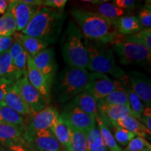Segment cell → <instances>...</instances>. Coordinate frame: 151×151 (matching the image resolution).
<instances>
[{"mask_svg":"<svg viewBox=\"0 0 151 151\" xmlns=\"http://www.w3.org/2000/svg\"><path fill=\"white\" fill-rule=\"evenodd\" d=\"M67 2V0H45L43 1V6L58 10H63Z\"/></svg>","mask_w":151,"mask_h":151,"instance_id":"74e56055","label":"cell"},{"mask_svg":"<svg viewBox=\"0 0 151 151\" xmlns=\"http://www.w3.org/2000/svg\"><path fill=\"white\" fill-rule=\"evenodd\" d=\"M116 90H126L118 81H113L107 75L92 72L89 73L86 90L96 100L102 99Z\"/></svg>","mask_w":151,"mask_h":151,"instance_id":"52a82bcc","label":"cell"},{"mask_svg":"<svg viewBox=\"0 0 151 151\" xmlns=\"http://www.w3.org/2000/svg\"><path fill=\"white\" fill-rule=\"evenodd\" d=\"M122 40L130 42H135L142 44L148 49V51L151 52V29L146 28V29H141L139 32L134 35L129 36L125 38H123Z\"/></svg>","mask_w":151,"mask_h":151,"instance_id":"1f68e13d","label":"cell"},{"mask_svg":"<svg viewBox=\"0 0 151 151\" xmlns=\"http://www.w3.org/2000/svg\"><path fill=\"white\" fill-rule=\"evenodd\" d=\"M15 85L29 107L33 115L39 113L48 106V99L43 97L40 92L29 83L27 76L16 80L15 81Z\"/></svg>","mask_w":151,"mask_h":151,"instance_id":"9c48e42d","label":"cell"},{"mask_svg":"<svg viewBox=\"0 0 151 151\" xmlns=\"http://www.w3.org/2000/svg\"><path fill=\"white\" fill-rule=\"evenodd\" d=\"M0 151H6L5 148H4L2 146H0Z\"/></svg>","mask_w":151,"mask_h":151,"instance_id":"bcb514c9","label":"cell"},{"mask_svg":"<svg viewBox=\"0 0 151 151\" xmlns=\"http://www.w3.org/2000/svg\"><path fill=\"white\" fill-rule=\"evenodd\" d=\"M21 77L13 64L9 51L0 54V78L16 81Z\"/></svg>","mask_w":151,"mask_h":151,"instance_id":"44dd1931","label":"cell"},{"mask_svg":"<svg viewBox=\"0 0 151 151\" xmlns=\"http://www.w3.org/2000/svg\"><path fill=\"white\" fill-rule=\"evenodd\" d=\"M95 13L102 16L103 18L113 22L116 19L123 16L124 10L120 9L115 4L106 1L98 6L97 12Z\"/></svg>","mask_w":151,"mask_h":151,"instance_id":"83f0119b","label":"cell"},{"mask_svg":"<svg viewBox=\"0 0 151 151\" xmlns=\"http://www.w3.org/2000/svg\"><path fill=\"white\" fill-rule=\"evenodd\" d=\"M39 8V6H35L24 3L22 0L10 1L7 11L11 12L16 20L17 31H22L27 26L33 15Z\"/></svg>","mask_w":151,"mask_h":151,"instance_id":"4fadbf2b","label":"cell"},{"mask_svg":"<svg viewBox=\"0 0 151 151\" xmlns=\"http://www.w3.org/2000/svg\"><path fill=\"white\" fill-rule=\"evenodd\" d=\"M96 121L102 140L107 149H109V151H123L121 147L116 143L114 137L108 127V124L99 116V115L96 118Z\"/></svg>","mask_w":151,"mask_h":151,"instance_id":"d4e9b609","label":"cell"},{"mask_svg":"<svg viewBox=\"0 0 151 151\" xmlns=\"http://www.w3.org/2000/svg\"><path fill=\"white\" fill-rule=\"evenodd\" d=\"M131 89L141 99L145 107L151 106L150 79L144 73L132 71L127 75Z\"/></svg>","mask_w":151,"mask_h":151,"instance_id":"7c38bea8","label":"cell"},{"mask_svg":"<svg viewBox=\"0 0 151 151\" xmlns=\"http://www.w3.org/2000/svg\"><path fill=\"white\" fill-rule=\"evenodd\" d=\"M139 22L142 26L143 29L146 28H150L151 27V6L150 4H146L143 7L140 12H139Z\"/></svg>","mask_w":151,"mask_h":151,"instance_id":"d590c367","label":"cell"},{"mask_svg":"<svg viewBox=\"0 0 151 151\" xmlns=\"http://www.w3.org/2000/svg\"><path fill=\"white\" fill-rule=\"evenodd\" d=\"M68 104L77 107L87 114L93 117L99 116L97 107V100H96L93 96H92L89 92L84 90L73 99L67 102Z\"/></svg>","mask_w":151,"mask_h":151,"instance_id":"ac0fdd59","label":"cell"},{"mask_svg":"<svg viewBox=\"0 0 151 151\" xmlns=\"http://www.w3.org/2000/svg\"><path fill=\"white\" fill-rule=\"evenodd\" d=\"M89 73L85 69L67 66L53 82L54 93L60 103H67L86 90Z\"/></svg>","mask_w":151,"mask_h":151,"instance_id":"277c9868","label":"cell"},{"mask_svg":"<svg viewBox=\"0 0 151 151\" xmlns=\"http://www.w3.org/2000/svg\"><path fill=\"white\" fill-rule=\"evenodd\" d=\"M112 126H118L123 129H125L128 131L134 133L136 136L145 138L146 136L150 135L151 132L148 131V129L145 127V125L142 122H141L137 119L128 115L123 118L118 120V121L114 123L111 124Z\"/></svg>","mask_w":151,"mask_h":151,"instance_id":"ffe728a7","label":"cell"},{"mask_svg":"<svg viewBox=\"0 0 151 151\" xmlns=\"http://www.w3.org/2000/svg\"><path fill=\"white\" fill-rule=\"evenodd\" d=\"M114 4L120 9H133L136 5V1L134 0H116Z\"/></svg>","mask_w":151,"mask_h":151,"instance_id":"60d3db41","label":"cell"},{"mask_svg":"<svg viewBox=\"0 0 151 151\" xmlns=\"http://www.w3.org/2000/svg\"><path fill=\"white\" fill-rule=\"evenodd\" d=\"M126 91L127 92L130 116L140 121L141 115L145 108L144 105L137 94L132 91L131 88H128Z\"/></svg>","mask_w":151,"mask_h":151,"instance_id":"f546056e","label":"cell"},{"mask_svg":"<svg viewBox=\"0 0 151 151\" xmlns=\"http://www.w3.org/2000/svg\"><path fill=\"white\" fill-rule=\"evenodd\" d=\"M113 50L124 65L150 64L151 52L140 43L122 40L115 43Z\"/></svg>","mask_w":151,"mask_h":151,"instance_id":"8992f818","label":"cell"},{"mask_svg":"<svg viewBox=\"0 0 151 151\" xmlns=\"http://www.w3.org/2000/svg\"><path fill=\"white\" fill-rule=\"evenodd\" d=\"M10 1L6 0H0V14H4L6 10L8 9Z\"/></svg>","mask_w":151,"mask_h":151,"instance_id":"7bdbcfd3","label":"cell"},{"mask_svg":"<svg viewBox=\"0 0 151 151\" xmlns=\"http://www.w3.org/2000/svg\"><path fill=\"white\" fill-rule=\"evenodd\" d=\"M26 143L32 146L37 151H64L51 128L38 132Z\"/></svg>","mask_w":151,"mask_h":151,"instance_id":"5bb4252c","label":"cell"},{"mask_svg":"<svg viewBox=\"0 0 151 151\" xmlns=\"http://www.w3.org/2000/svg\"><path fill=\"white\" fill-rule=\"evenodd\" d=\"M99 103L106 105L128 104V96L126 90H116L102 99L98 100Z\"/></svg>","mask_w":151,"mask_h":151,"instance_id":"4dcf8cb0","label":"cell"},{"mask_svg":"<svg viewBox=\"0 0 151 151\" xmlns=\"http://www.w3.org/2000/svg\"><path fill=\"white\" fill-rule=\"evenodd\" d=\"M16 35L21 41L24 50L32 58L46 49L49 46L48 43L46 41L37 39V38L31 37L19 33H16Z\"/></svg>","mask_w":151,"mask_h":151,"instance_id":"7402d4cb","label":"cell"},{"mask_svg":"<svg viewBox=\"0 0 151 151\" xmlns=\"http://www.w3.org/2000/svg\"><path fill=\"white\" fill-rule=\"evenodd\" d=\"M24 48L23 45L20 41V39L18 37V36L14 34V42L11 47L9 49V52L11 58L14 60L16 59L17 57H18L22 52L24 51Z\"/></svg>","mask_w":151,"mask_h":151,"instance_id":"8d00e7d4","label":"cell"},{"mask_svg":"<svg viewBox=\"0 0 151 151\" xmlns=\"http://www.w3.org/2000/svg\"><path fill=\"white\" fill-rule=\"evenodd\" d=\"M140 122L143 123L149 132L151 131V108L145 107L142 115H141Z\"/></svg>","mask_w":151,"mask_h":151,"instance_id":"f35d334b","label":"cell"},{"mask_svg":"<svg viewBox=\"0 0 151 151\" xmlns=\"http://www.w3.org/2000/svg\"><path fill=\"white\" fill-rule=\"evenodd\" d=\"M97 107L100 112V117L110 124L114 123L123 117L130 115L128 104L106 105L97 101Z\"/></svg>","mask_w":151,"mask_h":151,"instance_id":"e0dca14e","label":"cell"},{"mask_svg":"<svg viewBox=\"0 0 151 151\" xmlns=\"http://www.w3.org/2000/svg\"><path fill=\"white\" fill-rule=\"evenodd\" d=\"M88 54V67L92 72L110 74L116 78L123 80L126 73L116 65L113 50L105 46V44L87 41Z\"/></svg>","mask_w":151,"mask_h":151,"instance_id":"5b68a950","label":"cell"},{"mask_svg":"<svg viewBox=\"0 0 151 151\" xmlns=\"http://www.w3.org/2000/svg\"><path fill=\"white\" fill-rule=\"evenodd\" d=\"M24 3L27 4L31 6H35L41 7L43 6V0H22Z\"/></svg>","mask_w":151,"mask_h":151,"instance_id":"b9f144b4","label":"cell"},{"mask_svg":"<svg viewBox=\"0 0 151 151\" xmlns=\"http://www.w3.org/2000/svg\"><path fill=\"white\" fill-rule=\"evenodd\" d=\"M51 129L63 150L69 151V145H70L69 131L67 125L60 119V115L57 118L54 124H52Z\"/></svg>","mask_w":151,"mask_h":151,"instance_id":"603a6c76","label":"cell"},{"mask_svg":"<svg viewBox=\"0 0 151 151\" xmlns=\"http://www.w3.org/2000/svg\"><path fill=\"white\" fill-rule=\"evenodd\" d=\"M59 113L54 107L47 106L43 111L33 115V118L23 129V139L25 143L38 132L51 128Z\"/></svg>","mask_w":151,"mask_h":151,"instance_id":"ba28073f","label":"cell"},{"mask_svg":"<svg viewBox=\"0 0 151 151\" xmlns=\"http://www.w3.org/2000/svg\"><path fill=\"white\" fill-rule=\"evenodd\" d=\"M63 59L68 66L86 69L88 64L87 40L73 20H69L60 40Z\"/></svg>","mask_w":151,"mask_h":151,"instance_id":"3957f363","label":"cell"},{"mask_svg":"<svg viewBox=\"0 0 151 151\" xmlns=\"http://www.w3.org/2000/svg\"><path fill=\"white\" fill-rule=\"evenodd\" d=\"M33 151H37V150H33Z\"/></svg>","mask_w":151,"mask_h":151,"instance_id":"7dc6e473","label":"cell"},{"mask_svg":"<svg viewBox=\"0 0 151 151\" xmlns=\"http://www.w3.org/2000/svg\"><path fill=\"white\" fill-rule=\"evenodd\" d=\"M60 118L68 127L88 132L96 123V118L87 114L77 107L67 104Z\"/></svg>","mask_w":151,"mask_h":151,"instance_id":"30bf717a","label":"cell"},{"mask_svg":"<svg viewBox=\"0 0 151 151\" xmlns=\"http://www.w3.org/2000/svg\"><path fill=\"white\" fill-rule=\"evenodd\" d=\"M87 141L88 151H108L102 140L97 122L87 132Z\"/></svg>","mask_w":151,"mask_h":151,"instance_id":"484cf974","label":"cell"},{"mask_svg":"<svg viewBox=\"0 0 151 151\" xmlns=\"http://www.w3.org/2000/svg\"><path fill=\"white\" fill-rule=\"evenodd\" d=\"M70 134V145L69 151H88L87 133L81 130L68 127Z\"/></svg>","mask_w":151,"mask_h":151,"instance_id":"4316f807","label":"cell"},{"mask_svg":"<svg viewBox=\"0 0 151 151\" xmlns=\"http://www.w3.org/2000/svg\"><path fill=\"white\" fill-rule=\"evenodd\" d=\"M65 18L62 10L41 6L22 30V34L53 44L58 40Z\"/></svg>","mask_w":151,"mask_h":151,"instance_id":"7a4b0ae2","label":"cell"},{"mask_svg":"<svg viewBox=\"0 0 151 151\" xmlns=\"http://www.w3.org/2000/svg\"><path fill=\"white\" fill-rule=\"evenodd\" d=\"M124 151H151V147L145 138L136 136L128 143Z\"/></svg>","mask_w":151,"mask_h":151,"instance_id":"836d02e7","label":"cell"},{"mask_svg":"<svg viewBox=\"0 0 151 151\" xmlns=\"http://www.w3.org/2000/svg\"><path fill=\"white\" fill-rule=\"evenodd\" d=\"M27 52L24 50L16 59L13 60V64L14 67L18 70L21 76H27Z\"/></svg>","mask_w":151,"mask_h":151,"instance_id":"e575fe53","label":"cell"},{"mask_svg":"<svg viewBox=\"0 0 151 151\" xmlns=\"http://www.w3.org/2000/svg\"><path fill=\"white\" fill-rule=\"evenodd\" d=\"M16 31V20L11 12L7 11L0 18V37H11Z\"/></svg>","mask_w":151,"mask_h":151,"instance_id":"f1b7e54d","label":"cell"},{"mask_svg":"<svg viewBox=\"0 0 151 151\" xmlns=\"http://www.w3.org/2000/svg\"><path fill=\"white\" fill-rule=\"evenodd\" d=\"M112 22L118 33L121 35H134L143 29L137 16H122Z\"/></svg>","mask_w":151,"mask_h":151,"instance_id":"d6986e66","label":"cell"},{"mask_svg":"<svg viewBox=\"0 0 151 151\" xmlns=\"http://www.w3.org/2000/svg\"><path fill=\"white\" fill-rule=\"evenodd\" d=\"M24 127L0 124V146L11 148L15 146H24L26 144L22 134Z\"/></svg>","mask_w":151,"mask_h":151,"instance_id":"9a60e30c","label":"cell"},{"mask_svg":"<svg viewBox=\"0 0 151 151\" xmlns=\"http://www.w3.org/2000/svg\"><path fill=\"white\" fill-rule=\"evenodd\" d=\"M27 78L29 83L49 100L50 95V86L43 75L34 64L32 58L27 55Z\"/></svg>","mask_w":151,"mask_h":151,"instance_id":"2e32d148","label":"cell"},{"mask_svg":"<svg viewBox=\"0 0 151 151\" xmlns=\"http://www.w3.org/2000/svg\"><path fill=\"white\" fill-rule=\"evenodd\" d=\"M35 65L45 77L48 86L51 88L55 79L57 64L55 51L52 48H47L32 58Z\"/></svg>","mask_w":151,"mask_h":151,"instance_id":"8fae6325","label":"cell"},{"mask_svg":"<svg viewBox=\"0 0 151 151\" xmlns=\"http://www.w3.org/2000/svg\"><path fill=\"white\" fill-rule=\"evenodd\" d=\"M14 42V37H0V54L9 51Z\"/></svg>","mask_w":151,"mask_h":151,"instance_id":"ab89813d","label":"cell"},{"mask_svg":"<svg viewBox=\"0 0 151 151\" xmlns=\"http://www.w3.org/2000/svg\"><path fill=\"white\" fill-rule=\"evenodd\" d=\"M71 14L86 39L105 45L122 41L113 22L97 13L75 8Z\"/></svg>","mask_w":151,"mask_h":151,"instance_id":"6da1fadb","label":"cell"},{"mask_svg":"<svg viewBox=\"0 0 151 151\" xmlns=\"http://www.w3.org/2000/svg\"><path fill=\"white\" fill-rule=\"evenodd\" d=\"M4 98V92L0 89V103L3 102Z\"/></svg>","mask_w":151,"mask_h":151,"instance_id":"f6af8a7d","label":"cell"},{"mask_svg":"<svg viewBox=\"0 0 151 151\" xmlns=\"http://www.w3.org/2000/svg\"><path fill=\"white\" fill-rule=\"evenodd\" d=\"M9 151H26L24 148V146H15L9 148Z\"/></svg>","mask_w":151,"mask_h":151,"instance_id":"ee69618b","label":"cell"},{"mask_svg":"<svg viewBox=\"0 0 151 151\" xmlns=\"http://www.w3.org/2000/svg\"><path fill=\"white\" fill-rule=\"evenodd\" d=\"M0 124L24 127V119L21 115L11 109L3 101L0 103Z\"/></svg>","mask_w":151,"mask_h":151,"instance_id":"cb8c5ba5","label":"cell"},{"mask_svg":"<svg viewBox=\"0 0 151 151\" xmlns=\"http://www.w3.org/2000/svg\"><path fill=\"white\" fill-rule=\"evenodd\" d=\"M114 127V137L115 140L118 144L122 146H127L130 141L136 137L132 132L118 126H113Z\"/></svg>","mask_w":151,"mask_h":151,"instance_id":"d6a6232c","label":"cell"}]
</instances>
